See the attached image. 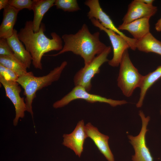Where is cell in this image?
<instances>
[{
	"instance_id": "5b68a950",
	"label": "cell",
	"mask_w": 161,
	"mask_h": 161,
	"mask_svg": "<svg viewBox=\"0 0 161 161\" xmlns=\"http://www.w3.org/2000/svg\"><path fill=\"white\" fill-rule=\"evenodd\" d=\"M111 51V47L107 46L102 53L95 58L89 65L81 68L74 77L75 86H81L89 92L92 87V78L96 74L100 72V66L104 63L108 62L107 57Z\"/></svg>"
},
{
	"instance_id": "ba28073f",
	"label": "cell",
	"mask_w": 161,
	"mask_h": 161,
	"mask_svg": "<svg viewBox=\"0 0 161 161\" xmlns=\"http://www.w3.org/2000/svg\"><path fill=\"white\" fill-rule=\"evenodd\" d=\"M0 82L4 89L6 96L10 99L14 106L16 115L13 120V124L16 126L19 118L24 117L25 112L27 111L24 98L20 95L21 87L16 81L7 80L1 76Z\"/></svg>"
},
{
	"instance_id": "7c38bea8",
	"label": "cell",
	"mask_w": 161,
	"mask_h": 161,
	"mask_svg": "<svg viewBox=\"0 0 161 161\" xmlns=\"http://www.w3.org/2000/svg\"><path fill=\"white\" fill-rule=\"evenodd\" d=\"M85 129L88 137L92 140L106 160L108 161H115L108 144L109 137L100 133L97 127L90 122L86 125Z\"/></svg>"
},
{
	"instance_id": "4fadbf2b",
	"label": "cell",
	"mask_w": 161,
	"mask_h": 161,
	"mask_svg": "<svg viewBox=\"0 0 161 161\" xmlns=\"http://www.w3.org/2000/svg\"><path fill=\"white\" fill-rule=\"evenodd\" d=\"M6 39L16 57L27 68L29 69L32 63V58L30 52L18 38L17 30L14 29L13 35Z\"/></svg>"
},
{
	"instance_id": "9c48e42d",
	"label": "cell",
	"mask_w": 161,
	"mask_h": 161,
	"mask_svg": "<svg viewBox=\"0 0 161 161\" xmlns=\"http://www.w3.org/2000/svg\"><path fill=\"white\" fill-rule=\"evenodd\" d=\"M90 20L94 26L104 31L109 36L113 48V56L111 60H109L108 63L112 67L118 66L124 52L130 48L128 43L120 35L102 26L98 20L94 18Z\"/></svg>"
},
{
	"instance_id": "4316f807",
	"label": "cell",
	"mask_w": 161,
	"mask_h": 161,
	"mask_svg": "<svg viewBox=\"0 0 161 161\" xmlns=\"http://www.w3.org/2000/svg\"><path fill=\"white\" fill-rule=\"evenodd\" d=\"M160 114H161V109L160 110Z\"/></svg>"
},
{
	"instance_id": "8992f818",
	"label": "cell",
	"mask_w": 161,
	"mask_h": 161,
	"mask_svg": "<svg viewBox=\"0 0 161 161\" xmlns=\"http://www.w3.org/2000/svg\"><path fill=\"white\" fill-rule=\"evenodd\" d=\"M77 99L84 100L91 103L97 102L106 103L112 107L121 105L127 103L125 100H114L98 95L89 93L83 87L76 86L61 99L54 103L53 107L55 109L61 108L67 105L72 101Z\"/></svg>"
},
{
	"instance_id": "8fae6325",
	"label": "cell",
	"mask_w": 161,
	"mask_h": 161,
	"mask_svg": "<svg viewBox=\"0 0 161 161\" xmlns=\"http://www.w3.org/2000/svg\"><path fill=\"white\" fill-rule=\"evenodd\" d=\"M157 10V7L147 5L141 0H134L129 5L127 11L122 19V24H127L143 18H150Z\"/></svg>"
},
{
	"instance_id": "7402d4cb",
	"label": "cell",
	"mask_w": 161,
	"mask_h": 161,
	"mask_svg": "<svg viewBox=\"0 0 161 161\" xmlns=\"http://www.w3.org/2000/svg\"><path fill=\"white\" fill-rule=\"evenodd\" d=\"M0 76L5 80L17 81L18 76L14 72L0 64Z\"/></svg>"
},
{
	"instance_id": "30bf717a",
	"label": "cell",
	"mask_w": 161,
	"mask_h": 161,
	"mask_svg": "<svg viewBox=\"0 0 161 161\" xmlns=\"http://www.w3.org/2000/svg\"><path fill=\"white\" fill-rule=\"evenodd\" d=\"M63 137V145L72 150L80 157L85 140L88 137L84 120L79 121L73 131L69 134H64Z\"/></svg>"
},
{
	"instance_id": "52a82bcc",
	"label": "cell",
	"mask_w": 161,
	"mask_h": 161,
	"mask_svg": "<svg viewBox=\"0 0 161 161\" xmlns=\"http://www.w3.org/2000/svg\"><path fill=\"white\" fill-rule=\"evenodd\" d=\"M139 115L141 118L142 126L139 134L136 136L128 135L129 142L133 146L135 154L132 157L133 161H153V158L146 145L145 135L148 131L147 127L150 117H145L143 112L139 111Z\"/></svg>"
},
{
	"instance_id": "cb8c5ba5",
	"label": "cell",
	"mask_w": 161,
	"mask_h": 161,
	"mask_svg": "<svg viewBox=\"0 0 161 161\" xmlns=\"http://www.w3.org/2000/svg\"><path fill=\"white\" fill-rule=\"evenodd\" d=\"M9 0H0V10L4 9L8 5Z\"/></svg>"
},
{
	"instance_id": "2e32d148",
	"label": "cell",
	"mask_w": 161,
	"mask_h": 161,
	"mask_svg": "<svg viewBox=\"0 0 161 161\" xmlns=\"http://www.w3.org/2000/svg\"><path fill=\"white\" fill-rule=\"evenodd\" d=\"M55 0H34L32 10L34 18L32 21V28L34 32L39 30L41 21L46 13L54 5Z\"/></svg>"
},
{
	"instance_id": "5bb4252c",
	"label": "cell",
	"mask_w": 161,
	"mask_h": 161,
	"mask_svg": "<svg viewBox=\"0 0 161 161\" xmlns=\"http://www.w3.org/2000/svg\"><path fill=\"white\" fill-rule=\"evenodd\" d=\"M19 11L9 4L4 9L3 18L0 26V38L7 39L13 35Z\"/></svg>"
},
{
	"instance_id": "ac0fdd59",
	"label": "cell",
	"mask_w": 161,
	"mask_h": 161,
	"mask_svg": "<svg viewBox=\"0 0 161 161\" xmlns=\"http://www.w3.org/2000/svg\"><path fill=\"white\" fill-rule=\"evenodd\" d=\"M161 78V66H158L152 72L143 76L142 80L140 87V97L136 104L137 107H141L143 104L144 98L148 89L157 80Z\"/></svg>"
},
{
	"instance_id": "9a60e30c",
	"label": "cell",
	"mask_w": 161,
	"mask_h": 161,
	"mask_svg": "<svg viewBox=\"0 0 161 161\" xmlns=\"http://www.w3.org/2000/svg\"><path fill=\"white\" fill-rule=\"evenodd\" d=\"M150 19L143 18L137 19L129 23L122 24L117 28L120 30L128 31L134 39H140L150 32Z\"/></svg>"
},
{
	"instance_id": "277c9868",
	"label": "cell",
	"mask_w": 161,
	"mask_h": 161,
	"mask_svg": "<svg viewBox=\"0 0 161 161\" xmlns=\"http://www.w3.org/2000/svg\"><path fill=\"white\" fill-rule=\"evenodd\" d=\"M120 66L117 86L123 94L129 97L136 88L140 87L143 76L139 73L132 63L128 49L124 52Z\"/></svg>"
},
{
	"instance_id": "d6986e66",
	"label": "cell",
	"mask_w": 161,
	"mask_h": 161,
	"mask_svg": "<svg viewBox=\"0 0 161 161\" xmlns=\"http://www.w3.org/2000/svg\"><path fill=\"white\" fill-rule=\"evenodd\" d=\"M0 64L14 72L18 77L28 72L27 67L16 56L0 55Z\"/></svg>"
},
{
	"instance_id": "7a4b0ae2",
	"label": "cell",
	"mask_w": 161,
	"mask_h": 161,
	"mask_svg": "<svg viewBox=\"0 0 161 161\" xmlns=\"http://www.w3.org/2000/svg\"><path fill=\"white\" fill-rule=\"evenodd\" d=\"M100 35L99 32L92 33L87 25L84 24L75 34L63 35L61 38L64 45L62 49L56 54L48 55L56 56L71 52L80 56L84 60V66H86L107 47L100 41Z\"/></svg>"
},
{
	"instance_id": "484cf974",
	"label": "cell",
	"mask_w": 161,
	"mask_h": 161,
	"mask_svg": "<svg viewBox=\"0 0 161 161\" xmlns=\"http://www.w3.org/2000/svg\"><path fill=\"white\" fill-rule=\"evenodd\" d=\"M141 1L144 4L150 6L153 5V2L154 1L153 0H141Z\"/></svg>"
},
{
	"instance_id": "603a6c76",
	"label": "cell",
	"mask_w": 161,
	"mask_h": 161,
	"mask_svg": "<svg viewBox=\"0 0 161 161\" xmlns=\"http://www.w3.org/2000/svg\"><path fill=\"white\" fill-rule=\"evenodd\" d=\"M0 55L15 56L6 39H0Z\"/></svg>"
},
{
	"instance_id": "44dd1931",
	"label": "cell",
	"mask_w": 161,
	"mask_h": 161,
	"mask_svg": "<svg viewBox=\"0 0 161 161\" xmlns=\"http://www.w3.org/2000/svg\"><path fill=\"white\" fill-rule=\"evenodd\" d=\"M34 0H9L8 4L19 11L24 9L32 10Z\"/></svg>"
},
{
	"instance_id": "ffe728a7",
	"label": "cell",
	"mask_w": 161,
	"mask_h": 161,
	"mask_svg": "<svg viewBox=\"0 0 161 161\" xmlns=\"http://www.w3.org/2000/svg\"><path fill=\"white\" fill-rule=\"evenodd\" d=\"M54 5L57 9L65 12H74L80 10L76 0H55Z\"/></svg>"
},
{
	"instance_id": "d4e9b609",
	"label": "cell",
	"mask_w": 161,
	"mask_h": 161,
	"mask_svg": "<svg viewBox=\"0 0 161 161\" xmlns=\"http://www.w3.org/2000/svg\"><path fill=\"white\" fill-rule=\"evenodd\" d=\"M155 27L158 32L161 31V18H160L155 24Z\"/></svg>"
},
{
	"instance_id": "83f0119b",
	"label": "cell",
	"mask_w": 161,
	"mask_h": 161,
	"mask_svg": "<svg viewBox=\"0 0 161 161\" xmlns=\"http://www.w3.org/2000/svg\"></svg>"
},
{
	"instance_id": "e0dca14e",
	"label": "cell",
	"mask_w": 161,
	"mask_h": 161,
	"mask_svg": "<svg viewBox=\"0 0 161 161\" xmlns=\"http://www.w3.org/2000/svg\"><path fill=\"white\" fill-rule=\"evenodd\" d=\"M135 45L136 49L140 51L152 52L161 55V41L150 32L140 39H136Z\"/></svg>"
},
{
	"instance_id": "3957f363",
	"label": "cell",
	"mask_w": 161,
	"mask_h": 161,
	"mask_svg": "<svg viewBox=\"0 0 161 161\" xmlns=\"http://www.w3.org/2000/svg\"><path fill=\"white\" fill-rule=\"evenodd\" d=\"M67 64V62L64 61L47 74L42 76H35L32 72H30L18 77L16 82L24 89V94L26 97L25 101L26 111L30 114L32 117L33 113L32 103L36 97V92L43 88L50 85L53 82L58 80Z\"/></svg>"
},
{
	"instance_id": "6da1fadb",
	"label": "cell",
	"mask_w": 161,
	"mask_h": 161,
	"mask_svg": "<svg viewBox=\"0 0 161 161\" xmlns=\"http://www.w3.org/2000/svg\"><path fill=\"white\" fill-rule=\"evenodd\" d=\"M45 30L44 24L41 23L39 31L34 32L32 21L28 20L18 32V38L31 56L34 67L40 70L43 68L41 59L44 54L52 51H60L63 47L62 38L53 32L51 33L52 38L50 39L45 35Z\"/></svg>"
}]
</instances>
